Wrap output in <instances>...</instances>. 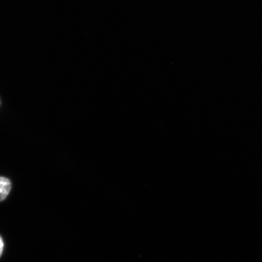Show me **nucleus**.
Masks as SVG:
<instances>
[{"label":"nucleus","instance_id":"nucleus-2","mask_svg":"<svg viewBox=\"0 0 262 262\" xmlns=\"http://www.w3.org/2000/svg\"><path fill=\"white\" fill-rule=\"evenodd\" d=\"M3 249H4V243H3V239L0 237V257L2 256Z\"/></svg>","mask_w":262,"mask_h":262},{"label":"nucleus","instance_id":"nucleus-1","mask_svg":"<svg viewBox=\"0 0 262 262\" xmlns=\"http://www.w3.org/2000/svg\"><path fill=\"white\" fill-rule=\"evenodd\" d=\"M12 188L11 180L4 177H0V202L7 198Z\"/></svg>","mask_w":262,"mask_h":262}]
</instances>
